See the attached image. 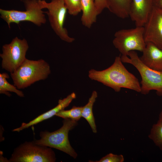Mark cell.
<instances>
[{
  "instance_id": "obj_1",
  "label": "cell",
  "mask_w": 162,
  "mask_h": 162,
  "mask_svg": "<svg viewBox=\"0 0 162 162\" xmlns=\"http://www.w3.org/2000/svg\"><path fill=\"white\" fill-rule=\"evenodd\" d=\"M122 63L121 57L116 56L113 64L106 69L102 70L90 69L88 72V77L116 92L124 88L140 92L141 86L138 79L127 70Z\"/></svg>"
},
{
  "instance_id": "obj_2",
  "label": "cell",
  "mask_w": 162,
  "mask_h": 162,
  "mask_svg": "<svg viewBox=\"0 0 162 162\" xmlns=\"http://www.w3.org/2000/svg\"><path fill=\"white\" fill-rule=\"evenodd\" d=\"M51 73L49 64L43 59L26 58L10 76L18 89H24L34 82L46 79Z\"/></svg>"
},
{
  "instance_id": "obj_3",
  "label": "cell",
  "mask_w": 162,
  "mask_h": 162,
  "mask_svg": "<svg viewBox=\"0 0 162 162\" xmlns=\"http://www.w3.org/2000/svg\"><path fill=\"white\" fill-rule=\"evenodd\" d=\"M64 119L63 125L59 129L52 132L41 131L40 138L33 142L36 144L57 149L75 159L77 155L70 145L68 134L69 131L77 124V121L70 118Z\"/></svg>"
},
{
  "instance_id": "obj_4",
  "label": "cell",
  "mask_w": 162,
  "mask_h": 162,
  "mask_svg": "<svg viewBox=\"0 0 162 162\" xmlns=\"http://www.w3.org/2000/svg\"><path fill=\"white\" fill-rule=\"evenodd\" d=\"M123 63L131 64L139 72L142 78L140 92L144 94L155 90L158 95L162 96V71H157L144 64L134 51L129 52L128 56H121Z\"/></svg>"
},
{
  "instance_id": "obj_5",
  "label": "cell",
  "mask_w": 162,
  "mask_h": 162,
  "mask_svg": "<svg viewBox=\"0 0 162 162\" xmlns=\"http://www.w3.org/2000/svg\"><path fill=\"white\" fill-rule=\"evenodd\" d=\"M21 1L24 4L25 11L0 9V17L6 22L9 28L12 23L18 24L22 21L30 22L39 27L46 23L45 11L42 10L40 0Z\"/></svg>"
},
{
  "instance_id": "obj_6",
  "label": "cell",
  "mask_w": 162,
  "mask_h": 162,
  "mask_svg": "<svg viewBox=\"0 0 162 162\" xmlns=\"http://www.w3.org/2000/svg\"><path fill=\"white\" fill-rule=\"evenodd\" d=\"M56 159L51 148L25 142L14 149L8 162H54Z\"/></svg>"
},
{
  "instance_id": "obj_7",
  "label": "cell",
  "mask_w": 162,
  "mask_h": 162,
  "mask_svg": "<svg viewBox=\"0 0 162 162\" xmlns=\"http://www.w3.org/2000/svg\"><path fill=\"white\" fill-rule=\"evenodd\" d=\"M114 36L113 44L123 56H128L132 51L142 52L146 46L144 26L120 29L115 32Z\"/></svg>"
},
{
  "instance_id": "obj_8",
  "label": "cell",
  "mask_w": 162,
  "mask_h": 162,
  "mask_svg": "<svg viewBox=\"0 0 162 162\" xmlns=\"http://www.w3.org/2000/svg\"><path fill=\"white\" fill-rule=\"evenodd\" d=\"M43 9L48 10L45 11L48 16L50 26L56 34L65 42L71 43L75 39L70 36L64 24L68 9L64 0H52L47 2L45 0H40Z\"/></svg>"
},
{
  "instance_id": "obj_9",
  "label": "cell",
  "mask_w": 162,
  "mask_h": 162,
  "mask_svg": "<svg viewBox=\"0 0 162 162\" xmlns=\"http://www.w3.org/2000/svg\"><path fill=\"white\" fill-rule=\"evenodd\" d=\"M29 46L25 38L21 39L16 37L10 43L2 47L0 56L2 59V69L11 73L14 72L24 61Z\"/></svg>"
},
{
  "instance_id": "obj_10",
  "label": "cell",
  "mask_w": 162,
  "mask_h": 162,
  "mask_svg": "<svg viewBox=\"0 0 162 162\" xmlns=\"http://www.w3.org/2000/svg\"><path fill=\"white\" fill-rule=\"evenodd\" d=\"M143 26L146 43H152L162 49V9L153 6Z\"/></svg>"
},
{
  "instance_id": "obj_11",
  "label": "cell",
  "mask_w": 162,
  "mask_h": 162,
  "mask_svg": "<svg viewBox=\"0 0 162 162\" xmlns=\"http://www.w3.org/2000/svg\"><path fill=\"white\" fill-rule=\"evenodd\" d=\"M153 7V0H131L129 17L136 26H144Z\"/></svg>"
},
{
  "instance_id": "obj_12",
  "label": "cell",
  "mask_w": 162,
  "mask_h": 162,
  "mask_svg": "<svg viewBox=\"0 0 162 162\" xmlns=\"http://www.w3.org/2000/svg\"><path fill=\"white\" fill-rule=\"evenodd\" d=\"M76 98V94L75 93H71L66 98L63 99L59 100L58 104L54 108L39 115L27 123L23 122L20 127L13 129V131L19 132L24 129L52 117L58 112L64 110L68 106L73 100Z\"/></svg>"
},
{
  "instance_id": "obj_13",
  "label": "cell",
  "mask_w": 162,
  "mask_h": 162,
  "mask_svg": "<svg viewBox=\"0 0 162 162\" xmlns=\"http://www.w3.org/2000/svg\"><path fill=\"white\" fill-rule=\"evenodd\" d=\"M142 52L140 58L144 64L153 70L162 71V49L152 43L147 42Z\"/></svg>"
},
{
  "instance_id": "obj_14",
  "label": "cell",
  "mask_w": 162,
  "mask_h": 162,
  "mask_svg": "<svg viewBox=\"0 0 162 162\" xmlns=\"http://www.w3.org/2000/svg\"><path fill=\"white\" fill-rule=\"evenodd\" d=\"M82 14L81 20L85 27L90 28L99 15L94 0H81Z\"/></svg>"
},
{
  "instance_id": "obj_15",
  "label": "cell",
  "mask_w": 162,
  "mask_h": 162,
  "mask_svg": "<svg viewBox=\"0 0 162 162\" xmlns=\"http://www.w3.org/2000/svg\"><path fill=\"white\" fill-rule=\"evenodd\" d=\"M108 9L118 17L124 19L129 17L131 0H107Z\"/></svg>"
},
{
  "instance_id": "obj_16",
  "label": "cell",
  "mask_w": 162,
  "mask_h": 162,
  "mask_svg": "<svg viewBox=\"0 0 162 162\" xmlns=\"http://www.w3.org/2000/svg\"><path fill=\"white\" fill-rule=\"evenodd\" d=\"M97 97V92L94 91L89 99L88 103L85 106H82L81 112L82 117L88 122L93 132L94 133H96L97 131L93 112V107Z\"/></svg>"
},
{
  "instance_id": "obj_17",
  "label": "cell",
  "mask_w": 162,
  "mask_h": 162,
  "mask_svg": "<svg viewBox=\"0 0 162 162\" xmlns=\"http://www.w3.org/2000/svg\"><path fill=\"white\" fill-rule=\"evenodd\" d=\"M9 78V76L7 73L0 74V93L10 97L11 95L9 92H14L20 97H24V94L22 91L19 90L14 85L8 82L7 79Z\"/></svg>"
},
{
  "instance_id": "obj_18",
  "label": "cell",
  "mask_w": 162,
  "mask_h": 162,
  "mask_svg": "<svg viewBox=\"0 0 162 162\" xmlns=\"http://www.w3.org/2000/svg\"><path fill=\"white\" fill-rule=\"evenodd\" d=\"M148 136L162 151V121L158 120L153 125Z\"/></svg>"
},
{
  "instance_id": "obj_19",
  "label": "cell",
  "mask_w": 162,
  "mask_h": 162,
  "mask_svg": "<svg viewBox=\"0 0 162 162\" xmlns=\"http://www.w3.org/2000/svg\"><path fill=\"white\" fill-rule=\"evenodd\" d=\"M82 106L77 107L74 106L70 110H63L59 111L56 116L64 119L70 118L77 121L82 117Z\"/></svg>"
},
{
  "instance_id": "obj_20",
  "label": "cell",
  "mask_w": 162,
  "mask_h": 162,
  "mask_svg": "<svg viewBox=\"0 0 162 162\" xmlns=\"http://www.w3.org/2000/svg\"><path fill=\"white\" fill-rule=\"evenodd\" d=\"M69 14L77 16L82 11L81 0H64Z\"/></svg>"
},
{
  "instance_id": "obj_21",
  "label": "cell",
  "mask_w": 162,
  "mask_h": 162,
  "mask_svg": "<svg viewBox=\"0 0 162 162\" xmlns=\"http://www.w3.org/2000/svg\"><path fill=\"white\" fill-rule=\"evenodd\" d=\"M124 159L123 155L109 153L102 158L97 162H123Z\"/></svg>"
},
{
  "instance_id": "obj_22",
  "label": "cell",
  "mask_w": 162,
  "mask_h": 162,
  "mask_svg": "<svg viewBox=\"0 0 162 162\" xmlns=\"http://www.w3.org/2000/svg\"><path fill=\"white\" fill-rule=\"evenodd\" d=\"M98 15L100 14L104 9H108L107 0H94Z\"/></svg>"
},
{
  "instance_id": "obj_23",
  "label": "cell",
  "mask_w": 162,
  "mask_h": 162,
  "mask_svg": "<svg viewBox=\"0 0 162 162\" xmlns=\"http://www.w3.org/2000/svg\"><path fill=\"white\" fill-rule=\"evenodd\" d=\"M153 6L162 9V0H153Z\"/></svg>"
},
{
  "instance_id": "obj_24",
  "label": "cell",
  "mask_w": 162,
  "mask_h": 162,
  "mask_svg": "<svg viewBox=\"0 0 162 162\" xmlns=\"http://www.w3.org/2000/svg\"><path fill=\"white\" fill-rule=\"evenodd\" d=\"M158 120L162 121V110L159 115Z\"/></svg>"
}]
</instances>
